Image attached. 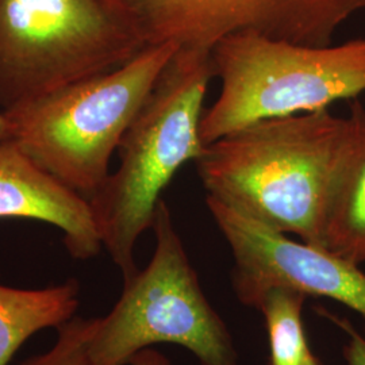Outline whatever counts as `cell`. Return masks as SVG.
I'll use <instances>...</instances> for the list:
<instances>
[{"label": "cell", "mask_w": 365, "mask_h": 365, "mask_svg": "<svg viewBox=\"0 0 365 365\" xmlns=\"http://www.w3.org/2000/svg\"><path fill=\"white\" fill-rule=\"evenodd\" d=\"M352 131L329 110L271 119L206 145L196 161L207 196L321 247L327 197Z\"/></svg>", "instance_id": "cell-1"}, {"label": "cell", "mask_w": 365, "mask_h": 365, "mask_svg": "<svg viewBox=\"0 0 365 365\" xmlns=\"http://www.w3.org/2000/svg\"><path fill=\"white\" fill-rule=\"evenodd\" d=\"M210 52L178 48L119 144V167L91 200L103 247L123 280L138 271L134 248L152 229L161 194L205 153L200 122L214 78Z\"/></svg>", "instance_id": "cell-2"}, {"label": "cell", "mask_w": 365, "mask_h": 365, "mask_svg": "<svg viewBox=\"0 0 365 365\" xmlns=\"http://www.w3.org/2000/svg\"><path fill=\"white\" fill-rule=\"evenodd\" d=\"M178 51L148 45L123 66L4 111L10 138L39 167L91 202L157 78Z\"/></svg>", "instance_id": "cell-3"}, {"label": "cell", "mask_w": 365, "mask_h": 365, "mask_svg": "<svg viewBox=\"0 0 365 365\" xmlns=\"http://www.w3.org/2000/svg\"><path fill=\"white\" fill-rule=\"evenodd\" d=\"M221 93L205 110V145L255 123L329 110L365 93V37L310 46L241 33L211 49Z\"/></svg>", "instance_id": "cell-4"}, {"label": "cell", "mask_w": 365, "mask_h": 365, "mask_svg": "<svg viewBox=\"0 0 365 365\" xmlns=\"http://www.w3.org/2000/svg\"><path fill=\"white\" fill-rule=\"evenodd\" d=\"M146 46L122 0H0V108L113 71Z\"/></svg>", "instance_id": "cell-5"}, {"label": "cell", "mask_w": 365, "mask_h": 365, "mask_svg": "<svg viewBox=\"0 0 365 365\" xmlns=\"http://www.w3.org/2000/svg\"><path fill=\"white\" fill-rule=\"evenodd\" d=\"M152 229L156 249L149 264L125 279L110 313L93 318L92 364H129L152 345L172 344L188 349L202 365H240L232 334L205 297L164 200Z\"/></svg>", "instance_id": "cell-6"}, {"label": "cell", "mask_w": 365, "mask_h": 365, "mask_svg": "<svg viewBox=\"0 0 365 365\" xmlns=\"http://www.w3.org/2000/svg\"><path fill=\"white\" fill-rule=\"evenodd\" d=\"M148 45L211 51L221 39L253 33L310 46L331 45L365 0H122Z\"/></svg>", "instance_id": "cell-7"}, {"label": "cell", "mask_w": 365, "mask_h": 365, "mask_svg": "<svg viewBox=\"0 0 365 365\" xmlns=\"http://www.w3.org/2000/svg\"><path fill=\"white\" fill-rule=\"evenodd\" d=\"M206 203L233 253L232 282L241 303L257 309L267 291L288 288L339 302L365 319L361 265L329 249L295 241L214 197L207 196Z\"/></svg>", "instance_id": "cell-8"}, {"label": "cell", "mask_w": 365, "mask_h": 365, "mask_svg": "<svg viewBox=\"0 0 365 365\" xmlns=\"http://www.w3.org/2000/svg\"><path fill=\"white\" fill-rule=\"evenodd\" d=\"M0 218L56 226L78 260L92 259L103 248L91 202L39 167L10 137L0 138Z\"/></svg>", "instance_id": "cell-9"}, {"label": "cell", "mask_w": 365, "mask_h": 365, "mask_svg": "<svg viewBox=\"0 0 365 365\" xmlns=\"http://www.w3.org/2000/svg\"><path fill=\"white\" fill-rule=\"evenodd\" d=\"M352 131L334 173L322 223L321 247L365 264V108L354 102Z\"/></svg>", "instance_id": "cell-10"}, {"label": "cell", "mask_w": 365, "mask_h": 365, "mask_svg": "<svg viewBox=\"0 0 365 365\" xmlns=\"http://www.w3.org/2000/svg\"><path fill=\"white\" fill-rule=\"evenodd\" d=\"M78 307L75 280L41 289L0 284V365H9L15 352L39 330L63 327Z\"/></svg>", "instance_id": "cell-11"}, {"label": "cell", "mask_w": 365, "mask_h": 365, "mask_svg": "<svg viewBox=\"0 0 365 365\" xmlns=\"http://www.w3.org/2000/svg\"><path fill=\"white\" fill-rule=\"evenodd\" d=\"M306 298L302 292L282 287L262 295L257 310L265 319L269 365H304L313 357L302 318Z\"/></svg>", "instance_id": "cell-12"}, {"label": "cell", "mask_w": 365, "mask_h": 365, "mask_svg": "<svg viewBox=\"0 0 365 365\" xmlns=\"http://www.w3.org/2000/svg\"><path fill=\"white\" fill-rule=\"evenodd\" d=\"M93 318L73 317L58 327V339L49 352L31 357L21 365H93L88 354Z\"/></svg>", "instance_id": "cell-13"}, {"label": "cell", "mask_w": 365, "mask_h": 365, "mask_svg": "<svg viewBox=\"0 0 365 365\" xmlns=\"http://www.w3.org/2000/svg\"><path fill=\"white\" fill-rule=\"evenodd\" d=\"M315 310L346 334V342L342 352L346 365H365V337L357 331V329L353 327L351 321L336 314H331L324 307H317Z\"/></svg>", "instance_id": "cell-14"}, {"label": "cell", "mask_w": 365, "mask_h": 365, "mask_svg": "<svg viewBox=\"0 0 365 365\" xmlns=\"http://www.w3.org/2000/svg\"><path fill=\"white\" fill-rule=\"evenodd\" d=\"M130 365H170V360L161 353L150 348L137 353L130 360Z\"/></svg>", "instance_id": "cell-15"}, {"label": "cell", "mask_w": 365, "mask_h": 365, "mask_svg": "<svg viewBox=\"0 0 365 365\" xmlns=\"http://www.w3.org/2000/svg\"><path fill=\"white\" fill-rule=\"evenodd\" d=\"M10 137V126L6 114L0 108V138H7Z\"/></svg>", "instance_id": "cell-16"}, {"label": "cell", "mask_w": 365, "mask_h": 365, "mask_svg": "<svg viewBox=\"0 0 365 365\" xmlns=\"http://www.w3.org/2000/svg\"><path fill=\"white\" fill-rule=\"evenodd\" d=\"M304 365H322L321 364V361H319V359H318V357H317V356H315V354H314L313 357H312V359H310V360H309V361H307V363H306V364Z\"/></svg>", "instance_id": "cell-17"}]
</instances>
